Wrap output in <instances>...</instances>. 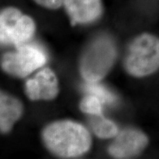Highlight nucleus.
<instances>
[{"instance_id": "nucleus-1", "label": "nucleus", "mask_w": 159, "mask_h": 159, "mask_svg": "<svg viewBox=\"0 0 159 159\" xmlns=\"http://www.w3.org/2000/svg\"><path fill=\"white\" fill-rule=\"evenodd\" d=\"M47 148L62 158H75L88 152L91 139L89 132L79 123L59 121L48 125L43 132Z\"/></svg>"}, {"instance_id": "nucleus-2", "label": "nucleus", "mask_w": 159, "mask_h": 159, "mask_svg": "<svg viewBox=\"0 0 159 159\" xmlns=\"http://www.w3.org/2000/svg\"><path fill=\"white\" fill-rule=\"evenodd\" d=\"M129 74L136 77L148 76L159 69V39L144 33L136 37L128 47L125 61Z\"/></svg>"}, {"instance_id": "nucleus-3", "label": "nucleus", "mask_w": 159, "mask_h": 159, "mask_svg": "<svg viewBox=\"0 0 159 159\" xmlns=\"http://www.w3.org/2000/svg\"><path fill=\"white\" fill-rule=\"evenodd\" d=\"M116 49L108 39L97 40L89 47L80 62V73L87 82H97L114 64Z\"/></svg>"}, {"instance_id": "nucleus-4", "label": "nucleus", "mask_w": 159, "mask_h": 159, "mask_svg": "<svg viewBox=\"0 0 159 159\" xmlns=\"http://www.w3.org/2000/svg\"><path fill=\"white\" fill-rule=\"evenodd\" d=\"M35 25L31 17L22 14L19 9L7 7L0 14V40L3 44L16 47L25 43L33 37Z\"/></svg>"}, {"instance_id": "nucleus-5", "label": "nucleus", "mask_w": 159, "mask_h": 159, "mask_svg": "<svg viewBox=\"0 0 159 159\" xmlns=\"http://www.w3.org/2000/svg\"><path fill=\"white\" fill-rule=\"evenodd\" d=\"M16 48L14 52L5 53L2 60V67L8 74L25 77L47 62V56L38 47L23 43Z\"/></svg>"}, {"instance_id": "nucleus-6", "label": "nucleus", "mask_w": 159, "mask_h": 159, "mask_svg": "<svg viewBox=\"0 0 159 159\" xmlns=\"http://www.w3.org/2000/svg\"><path fill=\"white\" fill-rule=\"evenodd\" d=\"M149 142L148 136L141 130L128 128L116 135L108 152L116 158H131L140 154Z\"/></svg>"}, {"instance_id": "nucleus-7", "label": "nucleus", "mask_w": 159, "mask_h": 159, "mask_svg": "<svg viewBox=\"0 0 159 159\" xmlns=\"http://www.w3.org/2000/svg\"><path fill=\"white\" fill-rule=\"evenodd\" d=\"M26 94L32 100L54 99L58 94V83L55 73L49 68L41 69L25 84Z\"/></svg>"}, {"instance_id": "nucleus-8", "label": "nucleus", "mask_w": 159, "mask_h": 159, "mask_svg": "<svg viewBox=\"0 0 159 159\" xmlns=\"http://www.w3.org/2000/svg\"><path fill=\"white\" fill-rule=\"evenodd\" d=\"M63 4L72 25L93 22L102 13L101 0H63Z\"/></svg>"}, {"instance_id": "nucleus-9", "label": "nucleus", "mask_w": 159, "mask_h": 159, "mask_svg": "<svg viewBox=\"0 0 159 159\" xmlns=\"http://www.w3.org/2000/svg\"><path fill=\"white\" fill-rule=\"evenodd\" d=\"M22 105L19 99L1 92L0 96V129L2 133L11 130L22 114Z\"/></svg>"}, {"instance_id": "nucleus-10", "label": "nucleus", "mask_w": 159, "mask_h": 159, "mask_svg": "<svg viewBox=\"0 0 159 159\" xmlns=\"http://www.w3.org/2000/svg\"><path fill=\"white\" fill-rule=\"evenodd\" d=\"M93 131L100 139H109L118 134V128L114 122L105 119L102 115H94L91 119Z\"/></svg>"}, {"instance_id": "nucleus-11", "label": "nucleus", "mask_w": 159, "mask_h": 159, "mask_svg": "<svg viewBox=\"0 0 159 159\" xmlns=\"http://www.w3.org/2000/svg\"><path fill=\"white\" fill-rule=\"evenodd\" d=\"M83 89L89 94L98 97L102 103L114 104L116 102V97L108 89L102 85L97 84V82H87L83 85Z\"/></svg>"}, {"instance_id": "nucleus-12", "label": "nucleus", "mask_w": 159, "mask_h": 159, "mask_svg": "<svg viewBox=\"0 0 159 159\" xmlns=\"http://www.w3.org/2000/svg\"><path fill=\"white\" fill-rule=\"evenodd\" d=\"M102 102L98 97L92 94H89L82 99L80 108L85 114L91 115H101L102 114Z\"/></svg>"}, {"instance_id": "nucleus-13", "label": "nucleus", "mask_w": 159, "mask_h": 159, "mask_svg": "<svg viewBox=\"0 0 159 159\" xmlns=\"http://www.w3.org/2000/svg\"><path fill=\"white\" fill-rule=\"evenodd\" d=\"M34 1L42 7L52 10L60 8L63 4V0H34Z\"/></svg>"}]
</instances>
